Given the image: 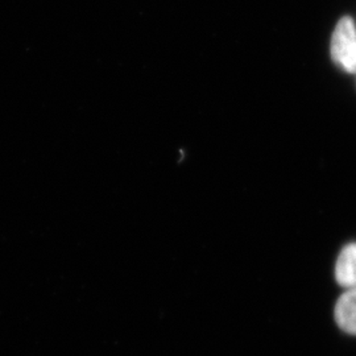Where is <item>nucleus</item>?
Here are the masks:
<instances>
[{"mask_svg":"<svg viewBox=\"0 0 356 356\" xmlns=\"http://www.w3.org/2000/svg\"><path fill=\"white\" fill-rule=\"evenodd\" d=\"M335 277L346 289L356 288V243L346 245L335 266Z\"/></svg>","mask_w":356,"mask_h":356,"instance_id":"2","label":"nucleus"},{"mask_svg":"<svg viewBox=\"0 0 356 356\" xmlns=\"http://www.w3.org/2000/svg\"><path fill=\"white\" fill-rule=\"evenodd\" d=\"M332 61L342 70L356 74V26L348 16L342 17L332 32L330 45Z\"/></svg>","mask_w":356,"mask_h":356,"instance_id":"1","label":"nucleus"},{"mask_svg":"<svg viewBox=\"0 0 356 356\" xmlns=\"http://www.w3.org/2000/svg\"><path fill=\"white\" fill-rule=\"evenodd\" d=\"M335 321L347 334L356 335V288L347 289L335 306Z\"/></svg>","mask_w":356,"mask_h":356,"instance_id":"3","label":"nucleus"}]
</instances>
